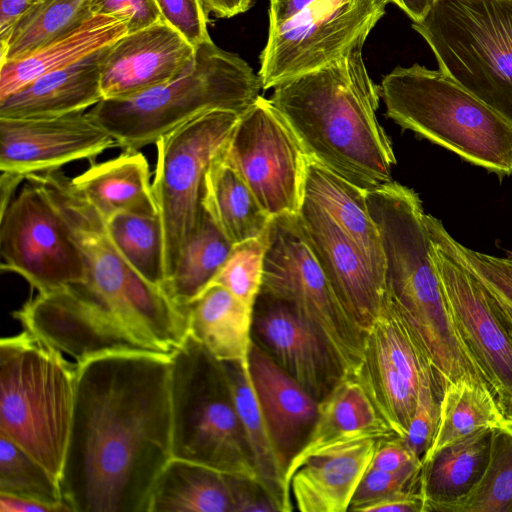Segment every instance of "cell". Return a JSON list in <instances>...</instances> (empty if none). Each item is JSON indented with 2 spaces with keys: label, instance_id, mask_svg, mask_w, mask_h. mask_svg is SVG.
<instances>
[{
  "label": "cell",
  "instance_id": "1",
  "mask_svg": "<svg viewBox=\"0 0 512 512\" xmlns=\"http://www.w3.org/2000/svg\"><path fill=\"white\" fill-rule=\"evenodd\" d=\"M172 458L170 357L115 353L78 363L59 479L71 512H149Z\"/></svg>",
  "mask_w": 512,
  "mask_h": 512
},
{
  "label": "cell",
  "instance_id": "2",
  "mask_svg": "<svg viewBox=\"0 0 512 512\" xmlns=\"http://www.w3.org/2000/svg\"><path fill=\"white\" fill-rule=\"evenodd\" d=\"M362 49L275 86L269 100L308 158L369 191L392 181L397 161L376 117L380 86L368 73Z\"/></svg>",
  "mask_w": 512,
  "mask_h": 512
},
{
  "label": "cell",
  "instance_id": "3",
  "mask_svg": "<svg viewBox=\"0 0 512 512\" xmlns=\"http://www.w3.org/2000/svg\"><path fill=\"white\" fill-rule=\"evenodd\" d=\"M261 89L258 73L245 60L210 40L196 46L191 61L171 81L130 97L103 99L88 112L117 147L134 151L203 113L242 115Z\"/></svg>",
  "mask_w": 512,
  "mask_h": 512
},
{
  "label": "cell",
  "instance_id": "4",
  "mask_svg": "<svg viewBox=\"0 0 512 512\" xmlns=\"http://www.w3.org/2000/svg\"><path fill=\"white\" fill-rule=\"evenodd\" d=\"M386 116L499 176L512 175V123L441 70L397 66L382 79Z\"/></svg>",
  "mask_w": 512,
  "mask_h": 512
},
{
  "label": "cell",
  "instance_id": "5",
  "mask_svg": "<svg viewBox=\"0 0 512 512\" xmlns=\"http://www.w3.org/2000/svg\"><path fill=\"white\" fill-rule=\"evenodd\" d=\"M27 329L0 341V434L60 479L78 363Z\"/></svg>",
  "mask_w": 512,
  "mask_h": 512
},
{
  "label": "cell",
  "instance_id": "6",
  "mask_svg": "<svg viewBox=\"0 0 512 512\" xmlns=\"http://www.w3.org/2000/svg\"><path fill=\"white\" fill-rule=\"evenodd\" d=\"M366 201L382 242L385 299L428 353L450 349L458 335L419 195L392 180L366 191Z\"/></svg>",
  "mask_w": 512,
  "mask_h": 512
},
{
  "label": "cell",
  "instance_id": "7",
  "mask_svg": "<svg viewBox=\"0 0 512 512\" xmlns=\"http://www.w3.org/2000/svg\"><path fill=\"white\" fill-rule=\"evenodd\" d=\"M170 396L173 458L260 485L224 364L190 333L170 355Z\"/></svg>",
  "mask_w": 512,
  "mask_h": 512
},
{
  "label": "cell",
  "instance_id": "8",
  "mask_svg": "<svg viewBox=\"0 0 512 512\" xmlns=\"http://www.w3.org/2000/svg\"><path fill=\"white\" fill-rule=\"evenodd\" d=\"M412 28L439 70L512 123V0H436Z\"/></svg>",
  "mask_w": 512,
  "mask_h": 512
},
{
  "label": "cell",
  "instance_id": "9",
  "mask_svg": "<svg viewBox=\"0 0 512 512\" xmlns=\"http://www.w3.org/2000/svg\"><path fill=\"white\" fill-rule=\"evenodd\" d=\"M260 292L287 304L319 334L343 378L358 376L367 334L337 296L301 229L298 214L270 220Z\"/></svg>",
  "mask_w": 512,
  "mask_h": 512
},
{
  "label": "cell",
  "instance_id": "10",
  "mask_svg": "<svg viewBox=\"0 0 512 512\" xmlns=\"http://www.w3.org/2000/svg\"><path fill=\"white\" fill-rule=\"evenodd\" d=\"M239 116L231 111H209L155 143L152 188L162 226L166 281L197 229L203 209L205 175L214 158L226 147Z\"/></svg>",
  "mask_w": 512,
  "mask_h": 512
},
{
  "label": "cell",
  "instance_id": "11",
  "mask_svg": "<svg viewBox=\"0 0 512 512\" xmlns=\"http://www.w3.org/2000/svg\"><path fill=\"white\" fill-rule=\"evenodd\" d=\"M390 0H325L268 31L258 76L268 90L346 57L364 43Z\"/></svg>",
  "mask_w": 512,
  "mask_h": 512
},
{
  "label": "cell",
  "instance_id": "12",
  "mask_svg": "<svg viewBox=\"0 0 512 512\" xmlns=\"http://www.w3.org/2000/svg\"><path fill=\"white\" fill-rule=\"evenodd\" d=\"M27 183L0 212L1 270L18 274L37 293L86 281L83 255L47 192Z\"/></svg>",
  "mask_w": 512,
  "mask_h": 512
},
{
  "label": "cell",
  "instance_id": "13",
  "mask_svg": "<svg viewBox=\"0 0 512 512\" xmlns=\"http://www.w3.org/2000/svg\"><path fill=\"white\" fill-rule=\"evenodd\" d=\"M436 264L460 340L481 371L503 415L512 423V319L441 239L426 214Z\"/></svg>",
  "mask_w": 512,
  "mask_h": 512
},
{
  "label": "cell",
  "instance_id": "14",
  "mask_svg": "<svg viewBox=\"0 0 512 512\" xmlns=\"http://www.w3.org/2000/svg\"><path fill=\"white\" fill-rule=\"evenodd\" d=\"M223 154L271 218L299 213L307 156L269 99L260 95L239 116Z\"/></svg>",
  "mask_w": 512,
  "mask_h": 512
},
{
  "label": "cell",
  "instance_id": "15",
  "mask_svg": "<svg viewBox=\"0 0 512 512\" xmlns=\"http://www.w3.org/2000/svg\"><path fill=\"white\" fill-rule=\"evenodd\" d=\"M117 142L89 112L43 119L0 118L1 173L25 180L79 160L94 162Z\"/></svg>",
  "mask_w": 512,
  "mask_h": 512
},
{
  "label": "cell",
  "instance_id": "16",
  "mask_svg": "<svg viewBox=\"0 0 512 512\" xmlns=\"http://www.w3.org/2000/svg\"><path fill=\"white\" fill-rule=\"evenodd\" d=\"M252 334L273 360L318 402L343 379L319 334L284 302L260 292Z\"/></svg>",
  "mask_w": 512,
  "mask_h": 512
},
{
  "label": "cell",
  "instance_id": "17",
  "mask_svg": "<svg viewBox=\"0 0 512 512\" xmlns=\"http://www.w3.org/2000/svg\"><path fill=\"white\" fill-rule=\"evenodd\" d=\"M298 220L337 296L368 334L384 305V286L355 244L320 206L304 197Z\"/></svg>",
  "mask_w": 512,
  "mask_h": 512
},
{
  "label": "cell",
  "instance_id": "18",
  "mask_svg": "<svg viewBox=\"0 0 512 512\" xmlns=\"http://www.w3.org/2000/svg\"><path fill=\"white\" fill-rule=\"evenodd\" d=\"M195 49L164 21L125 34L108 47L102 62L104 99L130 97L171 81Z\"/></svg>",
  "mask_w": 512,
  "mask_h": 512
},
{
  "label": "cell",
  "instance_id": "19",
  "mask_svg": "<svg viewBox=\"0 0 512 512\" xmlns=\"http://www.w3.org/2000/svg\"><path fill=\"white\" fill-rule=\"evenodd\" d=\"M249 371L273 442L287 470L313 430L319 402L254 341Z\"/></svg>",
  "mask_w": 512,
  "mask_h": 512
},
{
  "label": "cell",
  "instance_id": "20",
  "mask_svg": "<svg viewBox=\"0 0 512 512\" xmlns=\"http://www.w3.org/2000/svg\"><path fill=\"white\" fill-rule=\"evenodd\" d=\"M383 439L362 438L330 445L292 475L290 492L301 512H346Z\"/></svg>",
  "mask_w": 512,
  "mask_h": 512
},
{
  "label": "cell",
  "instance_id": "21",
  "mask_svg": "<svg viewBox=\"0 0 512 512\" xmlns=\"http://www.w3.org/2000/svg\"><path fill=\"white\" fill-rule=\"evenodd\" d=\"M108 47L69 67L41 75L0 99V118H55L91 109L104 99L101 66Z\"/></svg>",
  "mask_w": 512,
  "mask_h": 512
},
{
  "label": "cell",
  "instance_id": "22",
  "mask_svg": "<svg viewBox=\"0 0 512 512\" xmlns=\"http://www.w3.org/2000/svg\"><path fill=\"white\" fill-rule=\"evenodd\" d=\"M398 436L381 416L365 386L357 377L343 378L319 402L313 430L286 470V482L318 451L345 441L362 438L387 439Z\"/></svg>",
  "mask_w": 512,
  "mask_h": 512
},
{
  "label": "cell",
  "instance_id": "23",
  "mask_svg": "<svg viewBox=\"0 0 512 512\" xmlns=\"http://www.w3.org/2000/svg\"><path fill=\"white\" fill-rule=\"evenodd\" d=\"M71 182L106 221L122 213L158 216L149 163L139 150L91 162Z\"/></svg>",
  "mask_w": 512,
  "mask_h": 512
},
{
  "label": "cell",
  "instance_id": "24",
  "mask_svg": "<svg viewBox=\"0 0 512 512\" xmlns=\"http://www.w3.org/2000/svg\"><path fill=\"white\" fill-rule=\"evenodd\" d=\"M304 197L325 210L347 234L385 289L382 242L366 191L307 157Z\"/></svg>",
  "mask_w": 512,
  "mask_h": 512
},
{
  "label": "cell",
  "instance_id": "25",
  "mask_svg": "<svg viewBox=\"0 0 512 512\" xmlns=\"http://www.w3.org/2000/svg\"><path fill=\"white\" fill-rule=\"evenodd\" d=\"M492 433L482 429L422 457L423 512H449L476 488L489 463Z\"/></svg>",
  "mask_w": 512,
  "mask_h": 512
},
{
  "label": "cell",
  "instance_id": "26",
  "mask_svg": "<svg viewBox=\"0 0 512 512\" xmlns=\"http://www.w3.org/2000/svg\"><path fill=\"white\" fill-rule=\"evenodd\" d=\"M183 308L188 333L215 358L222 362L249 360L254 308L216 283H210Z\"/></svg>",
  "mask_w": 512,
  "mask_h": 512
},
{
  "label": "cell",
  "instance_id": "27",
  "mask_svg": "<svg viewBox=\"0 0 512 512\" xmlns=\"http://www.w3.org/2000/svg\"><path fill=\"white\" fill-rule=\"evenodd\" d=\"M127 33V27L122 20L94 15L73 32L27 57L0 63V99L41 75L69 67L110 46Z\"/></svg>",
  "mask_w": 512,
  "mask_h": 512
},
{
  "label": "cell",
  "instance_id": "28",
  "mask_svg": "<svg viewBox=\"0 0 512 512\" xmlns=\"http://www.w3.org/2000/svg\"><path fill=\"white\" fill-rule=\"evenodd\" d=\"M233 400L253 457L259 482L276 511L294 509L286 469L281 462L252 384L249 360L223 362Z\"/></svg>",
  "mask_w": 512,
  "mask_h": 512
},
{
  "label": "cell",
  "instance_id": "29",
  "mask_svg": "<svg viewBox=\"0 0 512 512\" xmlns=\"http://www.w3.org/2000/svg\"><path fill=\"white\" fill-rule=\"evenodd\" d=\"M224 149L214 158L205 175L202 206L235 245L263 235L271 217L243 177L225 159Z\"/></svg>",
  "mask_w": 512,
  "mask_h": 512
},
{
  "label": "cell",
  "instance_id": "30",
  "mask_svg": "<svg viewBox=\"0 0 512 512\" xmlns=\"http://www.w3.org/2000/svg\"><path fill=\"white\" fill-rule=\"evenodd\" d=\"M149 512H235L231 476L172 458L155 483Z\"/></svg>",
  "mask_w": 512,
  "mask_h": 512
},
{
  "label": "cell",
  "instance_id": "31",
  "mask_svg": "<svg viewBox=\"0 0 512 512\" xmlns=\"http://www.w3.org/2000/svg\"><path fill=\"white\" fill-rule=\"evenodd\" d=\"M233 246L203 208L197 229L163 290L176 305H187L213 281Z\"/></svg>",
  "mask_w": 512,
  "mask_h": 512
},
{
  "label": "cell",
  "instance_id": "32",
  "mask_svg": "<svg viewBox=\"0 0 512 512\" xmlns=\"http://www.w3.org/2000/svg\"><path fill=\"white\" fill-rule=\"evenodd\" d=\"M92 16L90 0L38 2L21 15L0 42V63L27 57L73 32Z\"/></svg>",
  "mask_w": 512,
  "mask_h": 512
},
{
  "label": "cell",
  "instance_id": "33",
  "mask_svg": "<svg viewBox=\"0 0 512 512\" xmlns=\"http://www.w3.org/2000/svg\"><path fill=\"white\" fill-rule=\"evenodd\" d=\"M508 425L512 423L503 415L490 389L461 379L443 389L437 432L425 455L482 429Z\"/></svg>",
  "mask_w": 512,
  "mask_h": 512
},
{
  "label": "cell",
  "instance_id": "34",
  "mask_svg": "<svg viewBox=\"0 0 512 512\" xmlns=\"http://www.w3.org/2000/svg\"><path fill=\"white\" fill-rule=\"evenodd\" d=\"M357 378L367 389L384 420L399 437L404 438L415 410L418 388L367 340L364 361Z\"/></svg>",
  "mask_w": 512,
  "mask_h": 512
},
{
  "label": "cell",
  "instance_id": "35",
  "mask_svg": "<svg viewBox=\"0 0 512 512\" xmlns=\"http://www.w3.org/2000/svg\"><path fill=\"white\" fill-rule=\"evenodd\" d=\"M106 227L128 264L146 282L163 290L166 275L163 233L158 216L117 214L106 221Z\"/></svg>",
  "mask_w": 512,
  "mask_h": 512
},
{
  "label": "cell",
  "instance_id": "36",
  "mask_svg": "<svg viewBox=\"0 0 512 512\" xmlns=\"http://www.w3.org/2000/svg\"><path fill=\"white\" fill-rule=\"evenodd\" d=\"M0 494L71 509L64 503L59 480L40 462L0 434Z\"/></svg>",
  "mask_w": 512,
  "mask_h": 512
},
{
  "label": "cell",
  "instance_id": "37",
  "mask_svg": "<svg viewBox=\"0 0 512 512\" xmlns=\"http://www.w3.org/2000/svg\"><path fill=\"white\" fill-rule=\"evenodd\" d=\"M449 512H512V425L493 429L483 478Z\"/></svg>",
  "mask_w": 512,
  "mask_h": 512
},
{
  "label": "cell",
  "instance_id": "38",
  "mask_svg": "<svg viewBox=\"0 0 512 512\" xmlns=\"http://www.w3.org/2000/svg\"><path fill=\"white\" fill-rule=\"evenodd\" d=\"M268 230L261 236L235 244L211 283L219 284L254 308L260 293Z\"/></svg>",
  "mask_w": 512,
  "mask_h": 512
},
{
  "label": "cell",
  "instance_id": "39",
  "mask_svg": "<svg viewBox=\"0 0 512 512\" xmlns=\"http://www.w3.org/2000/svg\"><path fill=\"white\" fill-rule=\"evenodd\" d=\"M435 225L447 248L512 319V253L497 257L472 250L456 241L437 218Z\"/></svg>",
  "mask_w": 512,
  "mask_h": 512
},
{
  "label": "cell",
  "instance_id": "40",
  "mask_svg": "<svg viewBox=\"0 0 512 512\" xmlns=\"http://www.w3.org/2000/svg\"><path fill=\"white\" fill-rule=\"evenodd\" d=\"M442 394L443 387L434 369L427 368L420 377L415 410L403 438L409 450L421 459L430 449L437 432Z\"/></svg>",
  "mask_w": 512,
  "mask_h": 512
},
{
  "label": "cell",
  "instance_id": "41",
  "mask_svg": "<svg viewBox=\"0 0 512 512\" xmlns=\"http://www.w3.org/2000/svg\"><path fill=\"white\" fill-rule=\"evenodd\" d=\"M422 460L396 472L368 468L348 511L362 512L367 506L406 492L420 491Z\"/></svg>",
  "mask_w": 512,
  "mask_h": 512
},
{
  "label": "cell",
  "instance_id": "42",
  "mask_svg": "<svg viewBox=\"0 0 512 512\" xmlns=\"http://www.w3.org/2000/svg\"><path fill=\"white\" fill-rule=\"evenodd\" d=\"M164 22L178 31L194 47L212 40L208 14L200 0H155Z\"/></svg>",
  "mask_w": 512,
  "mask_h": 512
},
{
  "label": "cell",
  "instance_id": "43",
  "mask_svg": "<svg viewBox=\"0 0 512 512\" xmlns=\"http://www.w3.org/2000/svg\"><path fill=\"white\" fill-rule=\"evenodd\" d=\"M90 9L93 15L122 20L128 33L163 21L155 0H90Z\"/></svg>",
  "mask_w": 512,
  "mask_h": 512
},
{
  "label": "cell",
  "instance_id": "44",
  "mask_svg": "<svg viewBox=\"0 0 512 512\" xmlns=\"http://www.w3.org/2000/svg\"><path fill=\"white\" fill-rule=\"evenodd\" d=\"M418 461H421V458L409 450L403 438L395 436L378 443L369 468L396 472Z\"/></svg>",
  "mask_w": 512,
  "mask_h": 512
},
{
  "label": "cell",
  "instance_id": "45",
  "mask_svg": "<svg viewBox=\"0 0 512 512\" xmlns=\"http://www.w3.org/2000/svg\"><path fill=\"white\" fill-rule=\"evenodd\" d=\"M323 1L325 0H269V30L278 28Z\"/></svg>",
  "mask_w": 512,
  "mask_h": 512
},
{
  "label": "cell",
  "instance_id": "46",
  "mask_svg": "<svg viewBox=\"0 0 512 512\" xmlns=\"http://www.w3.org/2000/svg\"><path fill=\"white\" fill-rule=\"evenodd\" d=\"M423 510L424 504L420 491H413L375 502L364 508L362 512H423Z\"/></svg>",
  "mask_w": 512,
  "mask_h": 512
},
{
  "label": "cell",
  "instance_id": "47",
  "mask_svg": "<svg viewBox=\"0 0 512 512\" xmlns=\"http://www.w3.org/2000/svg\"><path fill=\"white\" fill-rule=\"evenodd\" d=\"M41 0H0V42L8 36L15 22Z\"/></svg>",
  "mask_w": 512,
  "mask_h": 512
},
{
  "label": "cell",
  "instance_id": "48",
  "mask_svg": "<svg viewBox=\"0 0 512 512\" xmlns=\"http://www.w3.org/2000/svg\"><path fill=\"white\" fill-rule=\"evenodd\" d=\"M0 512H66V510L32 499L0 494Z\"/></svg>",
  "mask_w": 512,
  "mask_h": 512
},
{
  "label": "cell",
  "instance_id": "49",
  "mask_svg": "<svg viewBox=\"0 0 512 512\" xmlns=\"http://www.w3.org/2000/svg\"><path fill=\"white\" fill-rule=\"evenodd\" d=\"M206 13L218 18H231L246 12L254 0H200Z\"/></svg>",
  "mask_w": 512,
  "mask_h": 512
},
{
  "label": "cell",
  "instance_id": "50",
  "mask_svg": "<svg viewBox=\"0 0 512 512\" xmlns=\"http://www.w3.org/2000/svg\"><path fill=\"white\" fill-rule=\"evenodd\" d=\"M436 0H390L400 8L412 22L422 20L430 11Z\"/></svg>",
  "mask_w": 512,
  "mask_h": 512
},
{
  "label": "cell",
  "instance_id": "51",
  "mask_svg": "<svg viewBox=\"0 0 512 512\" xmlns=\"http://www.w3.org/2000/svg\"><path fill=\"white\" fill-rule=\"evenodd\" d=\"M41 1H48V0H41ZM41 1H39V2H41Z\"/></svg>",
  "mask_w": 512,
  "mask_h": 512
}]
</instances>
